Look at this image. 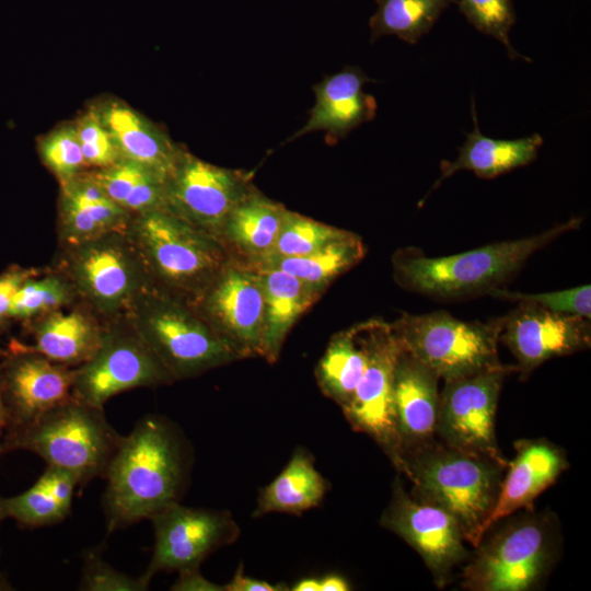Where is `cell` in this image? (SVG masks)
Wrapping results in <instances>:
<instances>
[{
  "label": "cell",
  "mask_w": 591,
  "mask_h": 591,
  "mask_svg": "<svg viewBox=\"0 0 591 591\" xmlns=\"http://www.w3.org/2000/svg\"><path fill=\"white\" fill-rule=\"evenodd\" d=\"M186 473V448L173 424L154 414L139 419L123 436L104 476L107 533L150 519L178 501Z\"/></svg>",
  "instance_id": "cell-1"
},
{
  "label": "cell",
  "mask_w": 591,
  "mask_h": 591,
  "mask_svg": "<svg viewBox=\"0 0 591 591\" xmlns=\"http://www.w3.org/2000/svg\"><path fill=\"white\" fill-rule=\"evenodd\" d=\"M580 223V218H572L536 235L449 256L426 257L412 248L405 250L393 258L395 278L404 288L439 300L488 294L511 278L535 252L578 229Z\"/></svg>",
  "instance_id": "cell-2"
},
{
  "label": "cell",
  "mask_w": 591,
  "mask_h": 591,
  "mask_svg": "<svg viewBox=\"0 0 591 591\" xmlns=\"http://www.w3.org/2000/svg\"><path fill=\"white\" fill-rule=\"evenodd\" d=\"M121 438L107 420L104 407L71 395L33 421L7 430L0 438V455L32 452L47 465L76 475L82 488L95 478L104 479Z\"/></svg>",
  "instance_id": "cell-3"
},
{
  "label": "cell",
  "mask_w": 591,
  "mask_h": 591,
  "mask_svg": "<svg viewBox=\"0 0 591 591\" xmlns=\"http://www.w3.org/2000/svg\"><path fill=\"white\" fill-rule=\"evenodd\" d=\"M126 234L154 289L194 303L230 262L217 237L166 210L134 216Z\"/></svg>",
  "instance_id": "cell-4"
},
{
  "label": "cell",
  "mask_w": 591,
  "mask_h": 591,
  "mask_svg": "<svg viewBox=\"0 0 591 591\" xmlns=\"http://www.w3.org/2000/svg\"><path fill=\"white\" fill-rule=\"evenodd\" d=\"M405 465L415 498L449 512L465 541L476 547L484 538L483 526L495 506L505 466L430 444L406 454Z\"/></svg>",
  "instance_id": "cell-5"
},
{
  "label": "cell",
  "mask_w": 591,
  "mask_h": 591,
  "mask_svg": "<svg viewBox=\"0 0 591 591\" xmlns=\"http://www.w3.org/2000/svg\"><path fill=\"white\" fill-rule=\"evenodd\" d=\"M126 318L174 381L242 359L192 303L154 288Z\"/></svg>",
  "instance_id": "cell-6"
},
{
  "label": "cell",
  "mask_w": 591,
  "mask_h": 591,
  "mask_svg": "<svg viewBox=\"0 0 591 591\" xmlns=\"http://www.w3.org/2000/svg\"><path fill=\"white\" fill-rule=\"evenodd\" d=\"M54 269L71 282L78 300L105 322L128 315L153 286L126 232L59 246Z\"/></svg>",
  "instance_id": "cell-7"
},
{
  "label": "cell",
  "mask_w": 591,
  "mask_h": 591,
  "mask_svg": "<svg viewBox=\"0 0 591 591\" xmlns=\"http://www.w3.org/2000/svg\"><path fill=\"white\" fill-rule=\"evenodd\" d=\"M392 326L404 350L444 381L502 366L498 357L502 317L465 322L434 311L403 314Z\"/></svg>",
  "instance_id": "cell-8"
},
{
  "label": "cell",
  "mask_w": 591,
  "mask_h": 591,
  "mask_svg": "<svg viewBox=\"0 0 591 591\" xmlns=\"http://www.w3.org/2000/svg\"><path fill=\"white\" fill-rule=\"evenodd\" d=\"M357 326L366 366L351 399L341 409L352 429L372 438L405 475L393 403L394 371L403 346L392 324L374 320Z\"/></svg>",
  "instance_id": "cell-9"
},
{
  "label": "cell",
  "mask_w": 591,
  "mask_h": 591,
  "mask_svg": "<svg viewBox=\"0 0 591 591\" xmlns=\"http://www.w3.org/2000/svg\"><path fill=\"white\" fill-rule=\"evenodd\" d=\"M465 567L463 587L473 591H526L549 569V524L536 515L519 518L475 547Z\"/></svg>",
  "instance_id": "cell-10"
},
{
  "label": "cell",
  "mask_w": 591,
  "mask_h": 591,
  "mask_svg": "<svg viewBox=\"0 0 591 591\" xmlns=\"http://www.w3.org/2000/svg\"><path fill=\"white\" fill-rule=\"evenodd\" d=\"M173 382L169 371L124 317L107 322L96 352L76 367L71 395L104 407L109 398L125 391Z\"/></svg>",
  "instance_id": "cell-11"
},
{
  "label": "cell",
  "mask_w": 591,
  "mask_h": 591,
  "mask_svg": "<svg viewBox=\"0 0 591 591\" xmlns=\"http://www.w3.org/2000/svg\"><path fill=\"white\" fill-rule=\"evenodd\" d=\"M517 367L501 366L444 381L436 432L456 451L507 466L496 440L495 418L503 378Z\"/></svg>",
  "instance_id": "cell-12"
},
{
  "label": "cell",
  "mask_w": 591,
  "mask_h": 591,
  "mask_svg": "<svg viewBox=\"0 0 591 591\" xmlns=\"http://www.w3.org/2000/svg\"><path fill=\"white\" fill-rule=\"evenodd\" d=\"M253 187L245 172L215 165L184 149L165 181V210L222 242L228 216Z\"/></svg>",
  "instance_id": "cell-13"
},
{
  "label": "cell",
  "mask_w": 591,
  "mask_h": 591,
  "mask_svg": "<svg viewBox=\"0 0 591 591\" xmlns=\"http://www.w3.org/2000/svg\"><path fill=\"white\" fill-rule=\"evenodd\" d=\"M149 520L154 545L150 563L141 575L148 584L160 571L199 568L211 553L233 543L240 534L228 511L186 507L179 501L165 506Z\"/></svg>",
  "instance_id": "cell-14"
},
{
  "label": "cell",
  "mask_w": 591,
  "mask_h": 591,
  "mask_svg": "<svg viewBox=\"0 0 591 591\" xmlns=\"http://www.w3.org/2000/svg\"><path fill=\"white\" fill-rule=\"evenodd\" d=\"M192 304L241 358L262 357L264 293L250 265L230 259Z\"/></svg>",
  "instance_id": "cell-15"
},
{
  "label": "cell",
  "mask_w": 591,
  "mask_h": 591,
  "mask_svg": "<svg viewBox=\"0 0 591 591\" xmlns=\"http://www.w3.org/2000/svg\"><path fill=\"white\" fill-rule=\"evenodd\" d=\"M76 368L49 360L12 339L0 350V378L9 425L24 426L71 397ZM5 430V431H7Z\"/></svg>",
  "instance_id": "cell-16"
},
{
  "label": "cell",
  "mask_w": 591,
  "mask_h": 591,
  "mask_svg": "<svg viewBox=\"0 0 591 591\" xmlns=\"http://www.w3.org/2000/svg\"><path fill=\"white\" fill-rule=\"evenodd\" d=\"M381 524L412 546L443 584L468 556L457 521L442 508L412 498L396 478Z\"/></svg>",
  "instance_id": "cell-17"
},
{
  "label": "cell",
  "mask_w": 591,
  "mask_h": 591,
  "mask_svg": "<svg viewBox=\"0 0 591 591\" xmlns=\"http://www.w3.org/2000/svg\"><path fill=\"white\" fill-rule=\"evenodd\" d=\"M500 339L517 359L521 376L526 378L552 358L589 348L590 320L519 302L502 317Z\"/></svg>",
  "instance_id": "cell-18"
},
{
  "label": "cell",
  "mask_w": 591,
  "mask_h": 591,
  "mask_svg": "<svg viewBox=\"0 0 591 591\" xmlns=\"http://www.w3.org/2000/svg\"><path fill=\"white\" fill-rule=\"evenodd\" d=\"M89 109L107 130L119 159L141 164L165 179L173 172L184 148L163 128L117 97H101Z\"/></svg>",
  "instance_id": "cell-19"
},
{
  "label": "cell",
  "mask_w": 591,
  "mask_h": 591,
  "mask_svg": "<svg viewBox=\"0 0 591 591\" xmlns=\"http://www.w3.org/2000/svg\"><path fill=\"white\" fill-rule=\"evenodd\" d=\"M371 81L359 67L352 66L325 77L313 86L315 103L306 123L288 142L315 131H325L327 138L335 141L372 120L376 101L363 91L364 84Z\"/></svg>",
  "instance_id": "cell-20"
},
{
  "label": "cell",
  "mask_w": 591,
  "mask_h": 591,
  "mask_svg": "<svg viewBox=\"0 0 591 591\" xmlns=\"http://www.w3.org/2000/svg\"><path fill=\"white\" fill-rule=\"evenodd\" d=\"M131 218L105 194L89 169L59 185V246L78 245L112 232H126Z\"/></svg>",
  "instance_id": "cell-21"
},
{
  "label": "cell",
  "mask_w": 591,
  "mask_h": 591,
  "mask_svg": "<svg viewBox=\"0 0 591 591\" xmlns=\"http://www.w3.org/2000/svg\"><path fill=\"white\" fill-rule=\"evenodd\" d=\"M438 382L432 370L403 348L394 371L393 403L404 457L429 444L436 432L440 399Z\"/></svg>",
  "instance_id": "cell-22"
},
{
  "label": "cell",
  "mask_w": 591,
  "mask_h": 591,
  "mask_svg": "<svg viewBox=\"0 0 591 591\" xmlns=\"http://www.w3.org/2000/svg\"><path fill=\"white\" fill-rule=\"evenodd\" d=\"M106 325L107 322L78 301L24 325L33 339L25 345L54 362L76 368L96 352Z\"/></svg>",
  "instance_id": "cell-23"
},
{
  "label": "cell",
  "mask_w": 591,
  "mask_h": 591,
  "mask_svg": "<svg viewBox=\"0 0 591 591\" xmlns=\"http://www.w3.org/2000/svg\"><path fill=\"white\" fill-rule=\"evenodd\" d=\"M515 456L501 479L495 506L487 518L483 534L499 520L514 511L533 507L535 498L551 486L568 467L563 451L545 440L521 441L515 445Z\"/></svg>",
  "instance_id": "cell-24"
},
{
  "label": "cell",
  "mask_w": 591,
  "mask_h": 591,
  "mask_svg": "<svg viewBox=\"0 0 591 591\" xmlns=\"http://www.w3.org/2000/svg\"><path fill=\"white\" fill-rule=\"evenodd\" d=\"M472 118L474 129L466 134V140L459 148L457 158L454 161L441 162V174L419 206L444 179L459 171H472L480 178H494L525 166L536 159L538 149L544 142L541 135L533 134L518 139H494L485 136L478 127L474 101Z\"/></svg>",
  "instance_id": "cell-25"
},
{
  "label": "cell",
  "mask_w": 591,
  "mask_h": 591,
  "mask_svg": "<svg viewBox=\"0 0 591 591\" xmlns=\"http://www.w3.org/2000/svg\"><path fill=\"white\" fill-rule=\"evenodd\" d=\"M250 266L256 271L264 293L262 357L273 363L279 358L293 324L320 293L280 269Z\"/></svg>",
  "instance_id": "cell-26"
},
{
  "label": "cell",
  "mask_w": 591,
  "mask_h": 591,
  "mask_svg": "<svg viewBox=\"0 0 591 591\" xmlns=\"http://www.w3.org/2000/svg\"><path fill=\"white\" fill-rule=\"evenodd\" d=\"M80 482L67 470L47 465L37 480L25 491L0 496V515L23 529L44 528L60 523L71 512Z\"/></svg>",
  "instance_id": "cell-27"
},
{
  "label": "cell",
  "mask_w": 591,
  "mask_h": 591,
  "mask_svg": "<svg viewBox=\"0 0 591 591\" xmlns=\"http://www.w3.org/2000/svg\"><path fill=\"white\" fill-rule=\"evenodd\" d=\"M287 211L253 187L231 210L221 240L245 256L248 264L257 263L274 248Z\"/></svg>",
  "instance_id": "cell-28"
},
{
  "label": "cell",
  "mask_w": 591,
  "mask_h": 591,
  "mask_svg": "<svg viewBox=\"0 0 591 591\" xmlns=\"http://www.w3.org/2000/svg\"><path fill=\"white\" fill-rule=\"evenodd\" d=\"M327 489L328 484L315 468L313 457L299 448L277 477L259 491L253 517L274 512L301 515L317 507Z\"/></svg>",
  "instance_id": "cell-29"
},
{
  "label": "cell",
  "mask_w": 591,
  "mask_h": 591,
  "mask_svg": "<svg viewBox=\"0 0 591 591\" xmlns=\"http://www.w3.org/2000/svg\"><path fill=\"white\" fill-rule=\"evenodd\" d=\"M105 194L129 215L165 210V178L152 170L126 159L89 169Z\"/></svg>",
  "instance_id": "cell-30"
},
{
  "label": "cell",
  "mask_w": 591,
  "mask_h": 591,
  "mask_svg": "<svg viewBox=\"0 0 591 591\" xmlns=\"http://www.w3.org/2000/svg\"><path fill=\"white\" fill-rule=\"evenodd\" d=\"M364 255L360 237L351 232L311 253L292 257H269L248 264L280 269L320 293L332 280L355 266Z\"/></svg>",
  "instance_id": "cell-31"
},
{
  "label": "cell",
  "mask_w": 591,
  "mask_h": 591,
  "mask_svg": "<svg viewBox=\"0 0 591 591\" xmlns=\"http://www.w3.org/2000/svg\"><path fill=\"white\" fill-rule=\"evenodd\" d=\"M364 366L366 351L358 326L336 334L316 368V379L324 395L344 408L354 395Z\"/></svg>",
  "instance_id": "cell-32"
},
{
  "label": "cell",
  "mask_w": 591,
  "mask_h": 591,
  "mask_svg": "<svg viewBox=\"0 0 591 591\" xmlns=\"http://www.w3.org/2000/svg\"><path fill=\"white\" fill-rule=\"evenodd\" d=\"M376 8L369 19L370 40L394 35L416 44L428 34L442 13L455 0H374Z\"/></svg>",
  "instance_id": "cell-33"
},
{
  "label": "cell",
  "mask_w": 591,
  "mask_h": 591,
  "mask_svg": "<svg viewBox=\"0 0 591 591\" xmlns=\"http://www.w3.org/2000/svg\"><path fill=\"white\" fill-rule=\"evenodd\" d=\"M78 301L74 288L63 274L54 268L45 269L20 288L10 309V318L24 326Z\"/></svg>",
  "instance_id": "cell-34"
},
{
  "label": "cell",
  "mask_w": 591,
  "mask_h": 591,
  "mask_svg": "<svg viewBox=\"0 0 591 591\" xmlns=\"http://www.w3.org/2000/svg\"><path fill=\"white\" fill-rule=\"evenodd\" d=\"M347 233L348 231L288 210L274 248L265 258L301 256L316 251Z\"/></svg>",
  "instance_id": "cell-35"
},
{
  "label": "cell",
  "mask_w": 591,
  "mask_h": 591,
  "mask_svg": "<svg viewBox=\"0 0 591 591\" xmlns=\"http://www.w3.org/2000/svg\"><path fill=\"white\" fill-rule=\"evenodd\" d=\"M40 161L63 185L88 170L72 123H63L37 139Z\"/></svg>",
  "instance_id": "cell-36"
},
{
  "label": "cell",
  "mask_w": 591,
  "mask_h": 591,
  "mask_svg": "<svg viewBox=\"0 0 591 591\" xmlns=\"http://www.w3.org/2000/svg\"><path fill=\"white\" fill-rule=\"evenodd\" d=\"M455 4L467 22L478 32L491 36L507 49L511 59L529 58L520 55L510 42V31L515 23L512 0H455Z\"/></svg>",
  "instance_id": "cell-37"
},
{
  "label": "cell",
  "mask_w": 591,
  "mask_h": 591,
  "mask_svg": "<svg viewBox=\"0 0 591 591\" xmlns=\"http://www.w3.org/2000/svg\"><path fill=\"white\" fill-rule=\"evenodd\" d=\"M488 294L505 300L533 303L556 313L577 315L588 320L591 317L590 285L545 293H523L498 287Z\"/></svg>",
  "instance_id": "cell-38"
},
{
  "label": "cell",
  "mask_w": 591,
  "mask_h": 591,
  "mask_svg": "<svg viewBox=\"0 0 591 591\" xmlns=\"http://www.w3.org/2000/svg\"><path fill=\"white\" fill-rule=\"evenodd\" d=\"M149 586L141 576L132 577L113 567L99 551L84 552L78 590L144 591Z\"/></svg>",
  "instance_id": "cell-39"
},
{
  "label": "cell",
  "mask_w": 591,
  "mask_h": 591,
  "mask_svg": "<svg viewBox=\"0 0 591 591\" xmlns=\"http://www.w3.org/2000/svg\"><path fill=\"white\" fill-rule=\"evenodd\" d=\"M73 124L88 169L104 167L119 159L107 130L89 108Z\"/></svg>",
  "instance_id": "cell-40"
},
{
  "label": "cell",
  "mask_w": 591,
  "mask_h": 591,
  "mask_svg": "<svg viewBox=\"0 0 591 591\" xmlns=\"http://www.w3.org/2000/svg\"><path fill=\"white\" fill-rule=\"evenodd\" d=\"M44 270V268L11 265L0 273V334L7 333L11 326L10 309L20 288L26 280Z\"/></svg>",
  "instance_id": "cell-41"
},
{
  "label": "cell",
  "mask_w": 591,
  "mask_h": 591,
  "mask_svg": "<svg viewBox=\"0 0 591 591\" xmlns=\"http://www.w3.org/2000/svg\"><path fill=\"white\" fill-rule=\"evenodd\" d=\"M173 591H224V586L206 579L199 568L178 571V577L170 588Z\"/></svg>",
  "instance_id": "cell-42"
},
{
  "label": "cell",
  "mask_w": 591,
  "mask_h": 591,
  "mask_svg": "<svg viewBox=\"0 0 591 591\" xmlns=\"http://www.w3.org/2000/svg\"><path fill=\"white\" fill-rule=\"evenodd\" d=\"M288 590L283 584H273L264 580L248 577L240 565L232 579L224 584V591H283Z\"/></svg>",
  "instance_id": "cell-43"
},
{
  "label": "cell",
  "mask_w": 591,
  "mask_h": 591,
  "mask_svg": "<svg viewBox=\"0 0 591 591\" xmlns=\"http://www.w3.org/2000/svg\"><path fill=\"white\" fill-rule=\"evenodd\" d=\"M321 591H348L350 584L339 575H327L320 578Z\"/></svg>",
  "instance_id": "cell-44"
},
{
  "label": "cell",
  "mask_w": 591,
  "mask_h": 591,
  "mask_svg": "<svg viewBox=\"0 0 591 591\" xmlns=\"http://www.w3.org/2000/svg\"><path fill=\"white\" fill-rule=\"evenodd\" d=\"M293 591H321L320 578H303L291 588Z\"/></svg>",
  "instance_id": "cell-45"
},
{
  "label": "cell",
  "mask_w": 591,
  "mask_h": 591,
  "mask_svg": "<svg viewBox=\"0 0 591 591\" xmlns=\"http://www.w3.org/2000/svg\"><path fill=\"white\" fill-rule=\"evenodd\" d=\"M9 425L8 412L4 404L2 387H1V378H0V438L5 432Z\"/></svg>",
  "instance_id": "cell-46"
},
{
  "label": "cell",
  "mask_w": 591,
  "mask_h": 591,
  "mask_svg": "<svg viewBox=\"0 0 591 591\" xmlns=\"http://www.w3.org/2000/svg\"><path fill=\"white\" fill-rule=\"evenodd\" d=\"M2 521H3V520H2V518H1V515H0V523H1ZM0 582H5V580H4V579L2 578V576H1V572H0Z\"/></svg>",
  "instance_id": "cell-47"
}]
</instances>
